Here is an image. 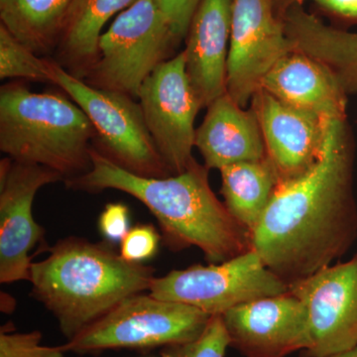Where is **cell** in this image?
I'll use <instances>...</instances> for the list:
<instances>
[{
  "instance_id": "6da1fadb",
  "label": "cell",
  "mask_w": 357,
  "mask_h": 357,
  "mask_svg": "<svg viewBox=\"0 0 357 357\" xmlns=\"http://www.w3.org/2000/svg\"><path fill=\"white\" fill-rule=\"evenodd\" d=\"M354 161L347 117L330 119L317 163L277 185L251 232L252 250L288 285L332 265L356 243Z\"/></svg>"
},
{
  "instance_id": "7a4b0ae2",
  "label": "cell",
  "mask_w": 357,
  "mask_h": 357,
  "mask_svg": "<svg viewBox=\"0 0 357 357\" xmlns=\"http://www.w3.org/2000/svg\"><path fill=\"white\" fill-rule=\"evenodd\" d=\"M89 172L67 181L74 191L116 190L130 195L158 222L162 243L172 251L198 248L211 263L252 250L250 232L211 190L210 169L195 161L184 173L141 177L124 170L93 146Z\"/></svg>"
},
{
  "instance_id": "3957f363",
  "label": "cell",
  "mask_w": 357,
  "mask_h": 357,
  "mask_svg": "<svg viewBox=\"0 0 357 357\" xmlns=\"http://www.w3.org/2000/svg\"><path fill=\"white\" fill-rule=\"evenodd\" d=\"M114 244L66 237L31 265L32 296L57 319L68 340L105 317L119 303L149 292L154 267L124 260Z\"/></svg>"
},
{
  "instance_id": "277c9868",
  "label": "cell",
  "mask_w": 357,
  "mask_h": 357,
  "mask_svg": "<svg viewBox=\"0 0 357 357\" xmlns=\"http://www.w3.org/2000/svg\"><path fill=\"white\" fill-rule=\"evenodd\" d=\"M95 139L93 124L69 96L33 93L20 81L0 88V150L13 161L46 167L67 182L91 170Z\"/></svg>"
},
{
  "instance_id": "5b68a950",
  "label": "cell",
  "mask_w": 357,
  "mask_h": 357,
  "mask_svg": "<svg viewBox=\"0 0 357 357\" xmlns=\"http://www.w3.org/2000/svg\"><path fill=\"white\" fill-rule=\"evenodd\" d=\"M211 318V314L189 305L139 293L122 301L62 347L66 352L77 354L163 349L197 340Z\"/></svg>"
},
{
  "instance_id": "8992f818",
  "label": "cell",
  "mask_w": 357,
  "mask_h": 357,
  "mask_svg": "<svg viewBox=\"0 0 357 357\" xmlns=\"http://www.w3.org/2000/svg\"><path fill=\"white\" fill-rule=\"evenodd\" d=\"M177 46L156 1L136 0L100 35L98 57L83 81L137 100L145 79Z\"/></svg>"
},
{
  "instance_id": "52a82bcc",
  "label": "cell",
  "mask_w": 357,
  "mask_h": 357,
  "mask_svg": "<svg viewBox=\"0 0 357 357\" xmlns=\"http://www.w3.org/2000/svg\"><path fill=\"white\" fill-rule=\"evenodd\" d=\"M51 84L84 110L96 130L93 147L128 172L148 178L172 176L148 130L139 102L93 88L49 60Z\"/></svg>"
},
{
  "instance_id": "ba28073f",
  "label": "cell",
  "mask_w": 357,
  "mask_h": 357,
  "mask_svg": "<svg viewBox=\"0 0 357 357\" xmlns=\"http://www.w3.org/2000/svg\"><path fill=\"white\" fill-rule=\"evenodd\" d=\"M289 285L268 269L255 250L208 266L192 265L156 277L149 293L218 316L260 298L287 293Z\"/></svg>"
},
{
  "instance_id": "9c48e42d",
  "label": "cell",
  "mask_w": 357,
  "mask_h": 357,
  "mask_svg": "<svg viewBox=\"0 0 357 357\" xmlns=\"http://www.w3.org/2000/svg\"><path fill=\"white\" fill-rule=\"evenodd\" d=\"M137 100L167 168L172 175L184 173L196 161L195 121L203 107L188 77L183 50L145 79Z\"/></svg>"
},
{
  "instance_id": "30bf717a",
  "label": "cell",
  "mask_w": 357,
  "mask_h": 357,
  "mask_svg": "<svg viewBox=\"0 0 357 357\" xmlns=\"http://www.w3.org/2000/svg\"><path fill=\"white\" fill-rule=\"evenodd\" d=\"M293 51L272 0H234L227 93L245 107L268 73Z\"/></svg>"
},
{
  "instance_id": "8fae6325",
  "label": "cell",
  "mask_w": 357,
  "mask_h": 357,
  "mask_svg": "<svg viewBox=\"0 0 357 357\" xmlns=\"http://www.w3.org/2000/svg\"><path fill=\"white\" fill-rule=\"evenodd\" d=\"M65 182L46 167L0 161V282L30 281V251L45 238V229L33 218V202L44 185Z\"/></svg>"
},
{
  "instance_id": "7c38bea8",
  "label": "cell",
  "mask_w": 357,
  "mask_h": 357,
  "mask_svg": "<svg viewBox=\"0 0 357 357\" xmlns=\"http://www.w3.org/2000/svg\"><path fill=\"white\" fill-rule=\"evenodd\" d=\"M289 291L306 305L310 345L301 357H326L357 347V252L294 282Z\"/></svg>"
},
{
  "instance_id": "4fadbf2b",
  "label": "cell",
  "mask_w": 357,
  "mask_h": 357,
  "mask_svg": "<svg viewBox=\"0 0 357 357\" xmlns=\"http://www.w3.org/2000/svg\"><path fill=\"white\" fill-rule=\"evenodd\" d=\"M222 316L229 347L244 357H286L309 347L307 307L290 291L239 305Z\"/></svg>"
},
{
  "instance_id": "5bb4252c",
  "label": "cell",
  "mask_w": 357,
  "mask_h": 357,
  "mask_svg": "<svg viewBox=\"0 0 357 357\" xmlns=\"http://www.w3.org/2000/svg\"><path fill=\"white\" fill-rule=\"evenodd\" d=\"M251 109L259 121L267 157L279 183L304 175L317 163L332 119L291 107L262 89L253 96Z\"/></svg>"
},
{
  "instance_id": "9a60e30c",
  "label": "cell",
  "mask_w": 357,
  "mask_h": 357,
  "mask_svg": "<svg viewBox=\"0 0 357 357\" xmlns=\"http://www.w3.org/2000/svg\"><path fill=\"white\" fill-rule=\"evenodd\" d=\"M234 0H202L185 36V70L202 107L227 93Z\"/></svg>"
},
{
  "instance_id": "2e32d148",
  "label": "cell",
  "mask_w": 357,
  "mask_h": 357,
  "mask_svg": "<svg viewBox=\"0 0 357 357\" xmlns=\"http://www.w3.org/2000/svg\"><path fill=\"white\" fill-rule=\"evenodd\" d=\"M206 109L195 138V148L203 157L206 168L220 170L239 162L266 158V148L255 110L244 109L227 93Z\"/></svg>"
},
{
  "instance_id": "e0dca14e",
  "label": "cell",
  "mask_w": 357,
  "mask_h": 357,
  "mask_svg": "<svg viewBox=\"0 0 357 357\" xmlns=\"http://www.w3.org/2000/svg\"><path fill=\"white\" fill-rule=\"evenodd\" d=\"M291 107L323 119L347 117V98L335 74L302 52L282 58L263 79L261 88Z\"/></svg>"
},
{
  "instance_id": "ac0fdd59",
  "label": "cell",
  "mask_w": 357,
  "mask_h": 357,
  "mask_svg": "<svg viewBox=\"0 0 357 357\" xmlns=\"http://www.w3.org/2000/svg\"><path fill=\"white\" fill-rule=\"evenodd\" d=\"M281 20L294 51L326 65L347 95L357 93V33L326 25L298 4L289 7Z\"/></svg>"
},
{
  "instance_id": "d6986e66",
  "label": "cell",
  "mask_w": 357,
  "mask_h": 357,
  "mask_svg": "<svg viewBox=\"0 0 357 357\" xmlns=\"http://www.w3.org/2000/svg\"><path fill=\"white\" fill-rule=\"evenodd\" d=\"M136 0H72L52 60L79 79L86 77L98 57L105 25Z\"/></svg>"
},
{
  "instance_id": "ffe728a7",
  "label": "cell",
  "mask_w": 357,
  "mask_h": 357,
  "mask_svg": "<svg viewBox=\"0 0 357 357\" xmlns=\"http://www.w3.org/2000/svg\"><path fill=\"white\" fill-rule=\"evenodd\" d=\"M223 204L249 232L255 229L279 184L271 161L239 162L220 169Z\"/></svg>"
},
{
  "instance_id": "44dd1931",
  "label": "cell",
  "mask_w": 357,
  "mask_h": 357,
  "mask_svg": "<svg viewBox=\"0 0 357 357\" xmlns=\"http://www.w3.org/2000/svg\"><path fill=\"white\" fill-rule=\"evenodd\" d=\"M72 0H0V20L41 57L57 47Z\"/></svg>"
},
{
  "instance_id": "7402d4cb",
  "label": "cell",
  "mask_w": 357,
  "mask_h": 357,
  "mask_svg": "<svg viewBox=\"0 0 357 357\" xmlns=\"http://www.w3.org/2000/svg\"><path fill=\"white\" fill-rule=\"evenodd\" d=\"M49 60L37 55L0 24V79L51 84Z\"/></svg>"
},
{
  "instance_id": "603a6c76",
  "label": "cell",
  "mask_w": 357,
  "mask_h": 357,
  "mask_svg": "<svg viewBox=\"0 0 357 357\" xmlns=\"http://www.w3.org/2000/svg\"><path fill=\"white\" fill-rule=\"evenodd\" d=\"M229 338L222 314L211 316L206 330L197 340L163 347L161 357H225Z\"/></svg>"
},
{
  "instance_id": "cb8c5ba5",
  "label": "cell",
  "mask_w": 357,
  "mask_h": 357,
  "mask_svg": "<svg viewBox=\"0 0 357 357\" xmlns=\"http://www.w3.org/2000/svg\"><path fill=\"white\" fill-rule=\"evenodd\" d=\"M41 340L39 331L16 333L13 323L6 324L0 330V357H65L62 345L46 347Z\"/></svg>"
},
{
  "instance_id": "d4e9b609",
  "label": "cell",
  "mask_w": 357,
  "mask_h": 357,
  "mask_svg": "<svg viewBox=\"0 0 357 357\" xmlns=\"http://www.w3.org/2000/svg\"><path fill=\"white\" fill-rule=\"evenodd\" d=\"M161 234L152 225H137L131 227L122 239L119 255L128 262L143 264L158 252Z\"/></svg>"
},
{
  "instance_id": "484cf974",
  "label": "cell",
  "mask_w": 357,
  "mask_h": 357,
  "mask_svg": "<svg viewBox=\"0 0 357 357\" xmlns=\"http://www.w3.org/2000/svg\"><path fill=\"white\" fill-rule=\"evenodd\" d=\"M165 16L177 44L187 36L188 30L202 0H155Z\"/></svg>"
},
{
  "instance_id": "4316f807",
  "label": "cell",
  "mask_w": 357,
  "mask_h": 357,
  "mask_svg": "<svg viewBox=\"0 0 357 357\" xmlns=\"http://www.w3.org/2000/svg\"><path fill=\"white\" fill-rule=\"evenodd\" d=\"M98 229L107 243H121L130 229L128 206L121 203L107 204L98 218Z\"/></svg>"
},
{
  "instance_id": "83f0119b",
  "label": "cell",
  "mask_w": 357,
  "mask_h": 357,
  "mask_svg": "<svg viewBox=\"0 0 357 357\" xmlns=\"http://www.w3.org/2000/svg\"><path fill=\"white\" fill-rule=\"evenodd\" d=\"M275 13L281 18L289 7L302 6L305 0H272ZM328 13L349 22L357 23V0H312Z\"/></svg>"
},
{
  "instance_id": "f1b7e54d",
  "label": "cell",
  "mask_w": 357,
  "mask_h": 357,
  "mask_svg": "<svg viewBox=\"0 0 357 357\" xmlns=\"http://www.w3.org/2000/svg\"><path fill=\"white\" fill-rule=\"evenodd\" d=\"M1 302H0V310L4 314H13L16 307V300L8 293L1 292Z\"/></svg>"
},
{
  "instance_id": "f546056e",
  "label": "cell",
  "mask_w": 357,
  "mask_h": 357,
  "mask_svg": "<svg viewBox=\"0 0 357 357\" xmlns=\"http://www.w3.org/2000/svg\"><path fill=\"white\" fill-rule=\"evenodd\" d=\"M326 357H357V347L349 349V351L340 352V354H333V356Z\"/></svg>"
}]
</instances>
